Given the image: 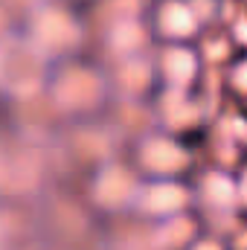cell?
<instances>
[{"instance_id":"obj_1","label":"cell","mask_w":247,"mask_h":250,"mask_svg":"<svg viewBox=\"0 0 247 250\" xmlns=\"http://www.w3.org/2000/svg\"><path fill=\"white\" fill-rule=\"evenodd\" d=\"M143 160L151 169H178V166H184V154L172 143H148L145 151H143Z\"/></svg>"},{"instance_id":"obj_2","label":"cell","mask_w":247,"mask_h":250,"mask_svg":"<svg viewBox=\"0 0 247 250\" xmlns=\"http://www.w3.org/2000/svg\"><path fill=\"white\" fill-rule=\"evenodd\" d=\"M184 204V192L178 187H154L145 192V207L154 212H166V209H178Z\"/></svg>"},{"instance_id":"obj_3","label":"cell","mask_w":247,"mask_h":250,"mask_svg":"<svg viewBox=\"0 0 247 250\" xmlns=\"http://www.w3.org/2000/svg\"><path fill=\"white\" fill-rule=\"evenodd\" d=\"M128 189H131V181L125 178L123 172H108V175L102 178L99 189H96V195H99L102 201L114 204V201H123L125 195H128Z\"/></svg>"},{"instance_id":"obj_4","label":"cell","mask_w":247,"mask_h":250,"mask_svg":"<svg viewBox=\"0 0 247 250\" xmlns=\"http://www.w3.org/2000/svg\"><path fill=\"white\" fill-rule=\"evenodd\" d=\"M206 195L212 204H230L233 201V184H227L224 178H209L206 181Z\"/></svg>"},{"instance_id":"obj_5","label":"cell","mask_w":247,"mask_h":250,"mask_svg":"<svg viewBox=\"0 0 247 250\" xmlns=\"http://www.w3.org/2000/svg\"><path fill=\"white\" fill-rule=\"evenodd\" d=\"M163 26L181 35V32H186V29H192V18H189L186 12H181V9H169V12L163 15Z\"/></svg>"},{"instance_id":"obj_6","label":"cell","mask_w":247,"mask_h":250,"mask_svg":"<svg viewBox=\"0 0 247 250\" xmlns=\"http://www.w3.org/2000/svg\"><path fill=\"white\" fill-rule=\"evenodd\" d=\"M166 64H169V70H172V76L181 82V79H186V76H192V59H186L184 53H172L169 59H166Z\"/></svg>"},{"instance_id":"obj_7","label":"cell","mask_w":247,"mask_h":250,"mask_svg":"<svg viewBox=\"0 0 247 250\" xmlns=\"http://www.w3.org/2000/svg\"><path fill=\"white\" fill-rule=\"evenodd\" d=\"M236 79H239V84H242V87H247V67L239 70V76H236Z\"/></svg>"},{"instance_id":"obj_8","label":"cell","mask_w":247,"mask_h":250,"mask_svg":"<svg viewBox=\"0 0 247 250\" xmlns=\"http://www.w3.org/2000/svg\"><path fill=\"white\" fill-rule=\"evenodd\" d=\"M198 250H218V248H215V245H201Z\"/></svg>"},{"instance_id":"obj_9","label":"cell","mask_w":247,"mask_h":250,"mask_svg":"<svg viewBox=\"0 0 247 250\" xmlns=\"http://www.w3.org/2000/svg\"><path fill=\"white\" fill-rule=\"evenodd\" d=\"M242 192H245V198H247V178H245V184H242Z\"/></svg>"}]
</instances>
